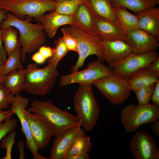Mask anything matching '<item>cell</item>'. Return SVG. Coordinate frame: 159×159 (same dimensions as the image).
<instances>
[{
  "instance_id": "6da1fadb",
  "label": "cell",
  "mask_w": 159,
  "mask_h": 159,
  "mask_svg": "<svg viewBox=\"0 0 159 159\" xmlns=\"http://www.w3.org/2000/svg\"><path fill=\"white\" fill-rule=\"evenodd\" d=\"M32 19L27 16L24 19H20L9 12L6 19L2 20L0 24L1 28L11 26L18 31L21 45V59L23 62L26 61V54L39 49L46 41L42 25L40 22L36 24L32 23Z\"/></svg>"
},
{
  "instance_id": "7a4b0ae2",
  "label": "cell",
  "mask_w": 159,
  "mask_h": 159,
  "mask_svg": "<svg viewBox=\"0 0 159 159\" xmlns=\"http://www.w3.org/2000/svg\"><path fill=\"white\" fill-rule=\"evenodd\" d=\"M28 111L45 119L53 126L54 136H57L69 128L80 125V122L76 115L67 110H63L55 106L50 100H34Z\"/></svg>"
},
{
  "instance_id": "3957f363",
  "label": "cell",
  "mask_w": 159,
  "mask_h": 159,
  "mask_svg": "<svg viewBox=\"0 0 159 159\" xmlns=\"http://www.w3.org/2000/svg\"><path fill=\"white\" fill-rule=\"evenodd\" d=\"M92 84L80 85L74 98V110L81 126L87 132L91 131L97 124L100 109L92 90Z\"/></svg>"
},
{
  "instance_id": "277c9868",
  "label": "cell",
  "mask_w": 159,
  "mask_h": 159,
  "mask_svg": "<svg viewBox=\"0 0 159 159\" xmlns=\"http://www.w3.org/2000/svg\"><path fill=\"white\" fill-rule=\"evenodd\" d=\"M25 69L24 90L32 95L44 96L53 89L59 74L57 65L48 62L39 68L35 64H29Z\"/></svg>"
},
{
  "instance_id": "5b68a950",
  "label": "cell",
  "mask_w": 159,
  "mask_h": 159,
  "mask_svg": "<svg viewBox=\"0 0 159 159\" xmlns=\"http://www.w3.org/2000/svg\"><path fill=\"white\" fill-rule=\"evenodd\" d=\"M56 4L54 0H0V9L19 19L29 16L39 22L46 12L55 10Z\"/></svg>"
},
{
  "instance_id": "8992f818",
  "label": "cell",
  "mask_w": 159,
  "mask_h": 159,
  "mask_svg": "<svg viewBox=\"0 0 159 159\" xmlns=\"http://www.w3.org/2000/svg\"><path fill=\"white\" fill-rule=\"evenodd\" d=\"M64 28L76 39L77 44L78 58L72 67L71 73L78 71L82 67L86 58L91 55L96 56L97 59L102 62L105 61L100 44L102 39L99 37L90 34L73 25Z\"/></svg>"
},
{
  "instance_id": "52a82bcc",
  "label": "cell",
  "mask_w": 159,
  "mask_h": 159,
  "mask_svg": "<svg viewBox=\"0 0 159 159\" xmlns=\"http://www.w3.org/2000/svg\"><path fill=\"white\" fill-rule=\"evenodd\" d=\"M159 119V108L153 104H131L121 110L120 122L128 133L134 132L143 125L151 123Z\"/></svg>"
},
{
  "instance_id": "ba28073f",
  "label": "cell",
  "mask_w": 159,
  "mask_h": 159,
  "mask_svg": "<svg viewBox=\"0 0 159 159\" xmlns=\"http://www.w3.org/2000/svg\"><path fill=\"white\" fill-rule=\"evenodd\" d=\"M113 105L123 103L130 96L132 90L126 78L114 74L98 79L92 83Z\"/></svg>"
},
{
  "instance_id": "9c48e42d",
  "label": "cell",
  "mask_w": 159,
  "mask_h": 159,
  "mask_svg": "<svg viewBox=\"0 0 159 159\" xmlns=\"http://www.w3.org/2000/svg\"><path fill=\"white\" fill-rule=\"evenodd\" d=\"M114 74L108 66L97 59L89 64L85 69L62 76L59 84L63 87L74 83L80 85L92 84L98 79Z\"/></svg>"
},
{
  "instance_id": "30bf717a",
  "label": "cell",
  "mask_w": 159,
  "mask_h": 159,
  "mask_svg": "<svg viewBox=\"0 0 159 159\" xmlns=\"http://www.w3.org/2000/svg\"><path fill=\"white\" fill-rule=\"evenodd\" d=\"M128 148L134 159H159V149L154 137L144 130H140L132 135Z\"/></svg>"
},
{
  "instance_id": "8fae6325",
  "label": "cell",
  "mask_w": 159,
  "mask_h": 159,
  "mask_svg": "<svg viewBox=\"0 0 159 159\" xmlns=\"http://www.w3.org/2000/svg\"><path fill=\"white\" fill-rule=\"evenodd\" d=\"M158 56L157 51L141 54L132 52L123 60L108 66L115 74L127 79L138 71L147 68Z\"/></svg>"
},
{
  "instance_id": "7c38bea8",
  "label": "cell",
  "mask_w": 159,
  "mask_h": 159,
  "mask_svg": "<svg viewBox=\"0 0 159 159\" xmlns=\"http://www.w3.org/2000/svg\"><path fill=\"white\" fill-rule=\"evenodd\" d=\"M26 109L23 110V114L29 124L34 144L38 150L42 149L49 144L54 136V127L44 118Z\"/></svg>"
},
{
  "instance_id": "4fadbf2b",
  "label": "cell",
  "mask_w": 159,
  "mask_h": 159,
  "mask_svg": "<svg viewBox=\"0 0 159 159\" xmlns=\"http://www.w3.org/2000/svg\"><path fill=\"white\" fill-rule=\"evenodd\" d=\"M29 100L20 94L14 96L11 104V109L16 115L21 125V130L24 134L26 138V145L33 155L34 159H49L38 152L34 144L31 130L28 122L25 118L23 110L26 109L29 105Z\"/></svg>"
},
{
  "instance_id": "5bb4252c",
  "label": "cell",
  "mask_w": 159,
  "mask_h": 159,
  "mask_svg": "<svg viewBox=\"0 0 159 159\" xmlns=\"http://www.w3.org/2000/svg\"><path fill=\"white\" fill-rule=\"evenodd\" d=\"M80 126L69 128L54 136L50 152V159H66L67 153L77 138L85 133Z\"/></svg>"
},
{
  "instance_id": "9a60e30c",
  "label": "cell",
  "mask_w": 159,
  "mask_h": 159,
  "mask_svg": "<svg viewBox=\"0 0 159 159\" xmlns=\"http://www.w3.org/2000/svg\"><path fill=\"white\" fill-rule=\"evenodd\" d=\"M126 34L127 43L134 54H147L156 51L158 48V40L141 29H138L130 31Z\"/></svg>"
},
{
  "instance_id": "2e32d148",
  "label": "cell",
  "mask_w": 159,
  "mask_h": 159,
  "mask_svg": "<svg viewBox=\"0 0 159 159\" xmlns=\"http://www.w3.org/2000/svg\"><path fill=\"white\" fill-rule=\"evenodd\" d=\"M100 44L108 65L123 60L132 52L127 43L122 40H102Z\"/></svg>"
},
{
  "instance_id": "e0dca14e",
  "label": "cell",
  "mask_w": 159,
  "mask_h": 159,
  "mask_svg": "<svg viewBox=\"0 0 159 159\" xmlns=\"http://www.w3.org/2000/svg\"><path fill=\"white\" fill-rule=\"evenodd\" d=\"M91 12L94 19L97 34L102 40H120L127 42L126 34L123 31L112 23Z\"/></svg>"
},
{
  "instance_id": "ac0fdd59",
  "label": "cell",
  "mask_w": 159,
  "mask_h": 159,
  "mask_svg": "<svg viewBox=\"0 0 159 159\" xmlns=\"http://www.w3.org/2000/svg\"><path fill=\"white\" fill-rule=\"evenodd\" d=\"M42 25L44 32L50 39L53 38L58 29L66 25H73V16L60 14L55 11L44 14L39 21Z\"/></svg>"
},
{
  "instance_id": "d6986e66",
  "label": "cell",
  "mask_w": 159,
  "mask_h": 159,
  "mask_svg": "<svg viewBox=\"0 0 159 159\" xmlns=\"http://www.w3.org/2000/svg\"><path fill=\"white\" fill-rule=\"evenodd\" d=\"M139 29L159 40V8L155 7L137 12Z\"/></svg>"
},
{
  "instance_id": "ffe728a7",
  "label": "cell",
  "mask_w": 159,
  "mask_h": 159,
  "mask_svg": "<svg viewBox=\"0 0 159 159\" xmlns=\"http://www.w3.org/2000/svg\"><path fill=\"white\" fill-rule=\"evenodd\" d=\"M83 1L94 14L112 23L124 32L118 21L111 0H83Z\"/></svg>"
},
{
  "instance_id": "44dd1931",
  "label": "cell",
  "mask_w": 159,
  "mask_h": 159,
  "mask_svg": "<svg viewBox=\"0 0 159 159\" xmlns=\"http://www.w3.org/2000/svg\"><path fill=\"white\" fill-rule=\"evenodd\" d=\"M73 16L74 19L73 25L90 34L99 37L96 31L92 13L83 0Z\"/></svg>"
},
{
  "instance_id": "7402d4cb",
  "label": "cell",
  "mask_w": 159,
  "mask_h": 159,
  "mask_svg": "<svg viewBox=\"0 0 159 159\" xmlns=\"http://www.w3.org/2000/svg\"><path fill=\"white\" fill-rule=\"evenodd\" d=\"M159 77V74L146 68L136 72L127 80L130 88L134 91L156 83Z\"/></svg>"
},
{
  "instance_id": "603a6c76",
  "label": "cell",
  "mask_w": 159,
  "mask_h": 159,
  "mask_svg": "<svg viewBox=\"0 0 159 159\" xmlns=\"http://www.w3.org/2000/svg\"><path fill=\"white\" fill-rule=\"evenodd\" d=\"M25 74L23 69L12 71L6 76L2 83L14 95L19 94L24 89Z\"/></svg>"
},
{
  "instance_id": "cb8c5ba5",
  "label": "cell",
  "mask_w": 159,
  "mask_h": 159,
  "mask_svg": "<svg viewBox=\"0 0 159 159\" xmlns=\"http://www.w3.org/2000/svg\"><path fill=\"white\" fill-rule=\"evenodd\" d=\"M0 38L7 55L21 47L18 37V31L11 26L1 28Z\"/></svg>"
},
{
  "instance_id": "d4e9b609",
  "label": "cell",
  "mask_w": 159,
  "mask_h": 159,
  "mask_svg": "<svg viewBox=\"0 0 159 159\" xmlns=\"http://www.w3.org/2000/svg\"><path fill=\"white\" fill-rule=\"evenodd\" d=\"M118 21L125 33L139 29L138 18L136 15L129 12L126 8L121 6L114 7Z\"/></svg>"
},
{
  "instance_id": "484cf974",
  "label": "cell",
  "mask_w": 159,
  "mask_h": 159,
  "mask_svg": "<svg viewBox=\"0 0 159 159\" xmlns=\"http://www.w3.org/2000/svg\"><path fill=\"white\" fill-rule=\"evenodd\" d=\"M113 7L121 6L135 13L154 7L159 4V0H111Z\"/></svg>"
},
{
  "instance_id": "4316f807",
  "label": "cell",
  "mask_w": 159,
  "mask_h": 159,
  "mask_svg": "<svg viewBox=\"0 0 159 159\" xmlns=\"http://www.w3.org/2000/svg\"><path fill=\"white\" fill-rule=\"evenodd\" d=\"M92 148L90 138L85 132L77 138L67 153L66 159L78 154L88 153Z\"/></svg>"
},
{
  "instance_id": "83f0119b",
  "label": "cell",
  "mask_w": 159,
  "mask_h": 159,
  "mask_svg": "<svg viewBox=\"0 0 159 159\" xmlns=\"http://www.w3.org/2000/svg\"><path fill=\"white\" fill-rule=\"evenodd\" d=\"M21 49L18 48L14 50L7 59L3 66L2 75L5 76L10 72L15 70L22 69L24 65L21 60Z\"/></svg>"
},
{
  "instance_id": "f1b7e54d",
  "label": "cell",
  "mask_w": 159,
  "mask_h": 159,
  "mask_svg": "<svg viewBox=\"0 0 159 159\" xmlns=\"http://www.w3.org/2000/svg\"><path fill=\"white\" fill-rule=\"evenodd\" d=\"M83 0H64L56 1L54 11L62 14L73 16Z\"/></svg>"
},
{
  "instance_id": "f546056e",
  "label": "cell",
  "mask_w": 159,
  "mask_h": 159,
  "mask_svg": "<svg viewBox=\"0 0 159 159\" xmlns=\"http://www.w3.org/2000/svg\"><path fill=\"white\" fill-rule=\"evenodd\" d=\"M55 47L52 56L49 58L48 62L54 65L57 64L69 51L62 37H59L54 41Z\"/></svg>"
},
{
  "instance_id": "4dcf8cb0",
  "label": "cell",
  "mask_w": 159,
  "mask_h": 159,
  "mask_svg": "<svg viewBox=\"0 0 159 159\" xmlns=\"http://www.w3.org/2000/svg\"><path fill=\"white\" fill-rule=\"evenodd\" d=\"M155 83L134 91L138 105H145L150 104V101L153 92Z\"/></svg>"
},
{
  "instance_id": "1f68e13d",
  "label": "cell",
  "mask_w": 159,
  "mask_h": 159,
  "mask_svg": "<svg viewBox=\"0 0 159 159\" xmlns=\"http://www.w3.org/2000/svg\"><path fill=\"white\" fill-rule=\"evenodd\" d=\"M16 133V131L12 130L1 140L0 147L2 149H6V155L2 158L3 159H11L12 149L15 142Z\"/></svg>"
},
{
  "instance_id": "d6a6232c",
  "label": "cell",
  "mask_w": 159,
  "mask_h": 159,
  "mask_svg": "<svg viewBox=\"0 0 159 159\" xmlns=\"http://www.w3.org/2000/svg\"><path fill=\"white\" fill-rule=\"evenodd\" d=\"M14 96L6 87L2 83H0V111L7 110L13 100Z\"/></svg>"
},
{
  "instance_id": "836d02e7",
  "label": "cell",
  "mask_w": 159,
  "mask_h": 159,
  "mask_svg": "<svg viewBox=\"0 0 159 159\" xmlns=\"http://www.w3.org/2000/svg\"><path fill=\"white\" fill-rule=\"evenodd\" d=\"M17 124L16 120L11 117L0 123V141L10 132L14 130Z\"/></svg>"
},
{
  "instance_id": "e575fe53",
  "label": "cell",
  "mask_w": 159,
  "mask_h": 159,
  "mask_svg": "<svg viewBox=\"0 0 159 159\" xmlns=\"http://www.w3.org/2000/svg\"><path fill=\"white\" fill-rule=\"evenodd\" d=\"M63 39L69 50L78 53L77 44L76 39L65 29L64 27L61 29Z\"/></svg>"
},
{
  "instance_id": "d590c367",
  "label": "cell",
  "mask_w": 159,
  "mask_h": 159,
  "mask_svg": "<svg viewBox=\"0 0 159 159\" xmlns=\"http://www.w3.org/2000/svg\"><path fill=\"white\" fill-rule=\"evenodd\" d=\"M8 12V11L4 9H0V59L3 65L4 64L6 61L7 54L3 45V43L0 38L1 31L0 24L2 20L6 19L7 14Z\"/></svg>"
},
{
  "instance_id": "8d00e7d4",
  "label": "cell",
  "mask_w": 159,
  "mask_h": 159,
  "mask_svg": "<svg viewBox=\"0 0 159 159\" xmlns=\"http://www.w3.org/2000/svg\"><path fill=\"white\" fill-rule=\"evenodd\" d=\"M152 104L159 106V80L155 83V87L151 100Z\"/></svg>"
},
{
  "instance_id": "74e56055",
  "label": "cell",
  "mask_w": 159,
  "mask_h": 159,
  "mask_svg": "<svg viewBox=\"0 0 159 159\" xmlns=\"http://www.w3.org/2000/svg\"><path fill=\"white\" fill-rule=\"evenodd\" d=\"M39 49L38 51L46 59L52 56L54 48L49 46H42Z\"/></svg>"
},
{
  "instance_id": "f35d334b",
  "label": "cell",
  "mask_w": 159,
  "mask_h": 159,
  "mask_svg": "<svg viewBox=\"0 0 159 159\" xmlns=\"http://www.w3.org/2000/svg\"><path fill=\"white\" fill-rule=\"evenodd\" d=\"M31 59L35 63L39 64L44 63L47 59L38 51L32 55Z\"/></svg>"
},
{
  "instance_id": "ab89813d",
  "label": "cell",
  "mask_w": 159,
  "mask_h": 159,
  "mask_svg": "<svg viewBox=\"0 0 159 159\" xmlns=\"http://www.w3.org/2000/svg\"><path fill=\"white\" fill-rule=\"evenodd\" d=\"M152 133L154 137L159 136V121L156 120L152 123L150 125Z\"/></svg>"
},
{
  "instance_id": "60d3db41",
  "label": "cell",
  "mask_w": 159,
  "mask_h": 159,
  "mask_svg": "<svg viewBox=\"0 0 159 159\" xmlns=\"http://www.w3.org/2000/svg\"><path fill=\"white\" fill-rule=\"evenodd\" d=\"M147 68L159 74V57L152 62Z\"/></svg>"
},
{
  "instance_id": "b9f144b4",
  "label": "cell",
  "mask_w": 159,
  "mask_h": 159,
  "mask_svg": "<svg viewBox=\"0 0 159 159\" xmlns=\"http://www.w3.org/2000/svg\"><path fill=\"white\" fill-rule=\"evenodd\" d=\"M14 114V113L10 109L8 111H0V123L9 119Z\"/></svg>"
},
{
  "instance_id": "7bdbcfd3",
  "label": "cell",
  "mask_w": 159,
  "mask_h": 159,
  "mask_svg": "<svg viewBox=\"0 0 159 159\" xmlns=\"http://www.w3.org/2000/svg\"><path fill=\"white\" fill-rule=\"evenodd\" d=\"M24 144L23 140H20L17 145V148L19 152V159H24L25 158L24 148Z\"/></svg>"
},
{
  "instance_id": "ee69618b",
  "label": "cell",
  "mask_w": 159,
  "mask_h": 159,
  "mask_svg": "<svg viewBox=\"0 0 159 159\" xmlns=\"http://www.w3.org/2000/svg\"><path fill=\"white\" fill-rule=\"evenodd\" d=\"M90 156L88 153L80 154L69 158L67 159H89Z\"/></svg>"
},
{
  "instance_id": "f6af8a7d",
  "label": "cell",
  "mask_w": 159,
  "mask_h": 159,
  "mask_svg": "<svg viewBox=\"0 0 159 159\" xmlns=\"http://www.w3.org/2000/svg\"><path fill=\"white\" fill-rule=\"evenodd\" d=\"M3 69V65H2L0 59V75L2 74Z\"/></svg>"
},
{
  "instance_id": "bcb514c9",
  "label": "cell",
  "mask_w": 159,
  "mask_h": 159,
  "mask_svg": "<svg viewBox=\"0 0 159 159\" xmlns=\"http://www.w3.org/2000/svg\"><path fill=\"white\" fill-rule=\"evenodd\" d=\"M6 76H3L2 74L0 75V83H3V82Z\"/></svg>"
},
{
  "instance_id": "7dc6e473",
  "label": "cell",
  "mask_w": 159,
  "mask_h": 159,
  "mask_svg": "<svg viewBox=\"0 0 159 159\" xmlns=\"http://www.w3.org/2000/svg\"><path fill=\"white\" fill-rule=\"evenodd\" d=\"M56 1H62V0H54Z\"/></svg>"
}]
</instances>
